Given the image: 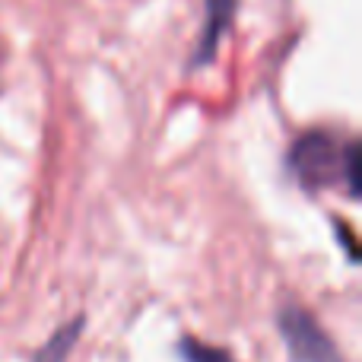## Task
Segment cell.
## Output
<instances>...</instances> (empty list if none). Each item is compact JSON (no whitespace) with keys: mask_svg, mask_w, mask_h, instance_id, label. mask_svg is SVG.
<instances>
[{"mask_svg":"<svg viewBox=\"0 0 362 362\" xmlns=\"http://www.w3.org/2000/svg\"><path fill=\"white\" fill-rule=\"evenodd\" d=\"M289 165L305 187L346 185V194L359 197V169L353 140H337L327 131H312L296 140Z\"/></svg>","mask_w":362,"mask_h":362,"instance_id":"6da1fadb","label":"cell"},{"mask_svg":"<svg viewBox=\"0 0 362 362\" xmlns=\"http://www.w3.org/2000/svg\"><path fill=\"white\" fill-rule=\"evenodd\" d=\"M280 334L286 340V350L293 362H344L340 350L331 344L325 327L299 305H283L276 315Z\"/></svg>","mask_w":362,"mask_h":362,"instance_id":"7a4b0ae2","label":"cell"},{"mask_svg":"<svg viewBox=\"0 0 362 362\" xmlns=\"http://www.w3.org/2000/svg\"><path fill=\"white\" fill-rule=\"evenodd\" d=\"M232 10H235V0H206V23H204V32H200V51H197V61H206L216 48L219 35L223 29L229 25L232 19Z\"/></svg>","mask_w":362,"mask_h":362,"instance_id":"3957f363","label":"cell"},{"mask_svg":"<svg viewBox=\"0 0 362 362\" xmlns=\"http://www.w3.org/2000/svg\"><path fill=\"white\" fill-rule=\"evenodd\" d=\"M80 325H83V321L76 318V321H70V325L64 327V331H57L54 337H51L48 344H45L42 350H38V356L32 359V362H64V356L70 353V346L76 344V334H80Z\"/></svg>","mask_w":362,"mask_h":362,"instance_id":"277c9868","label":"cell"},{"mask_svg":"<svg viewBox=\"0 0 362 362\" xmlns=\"http://www.w3.org/2000/svg\"><path fill=\"white\" fill-rule=\"evenodd\" d=\"M181 353H185L187 362H229L223 350H213V346H200L194 344V340H185L181 344Z\"/></svg>","mask_w":362,"mask_h":362,"instance_id":"5b68a950","label":"cell"}]
</instances>
